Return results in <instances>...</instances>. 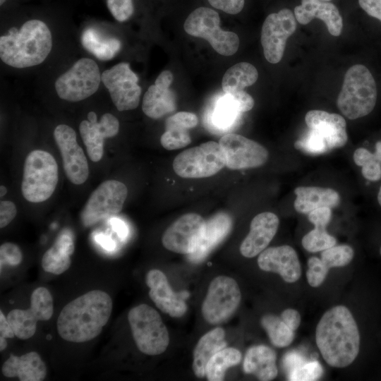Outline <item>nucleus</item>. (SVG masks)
Here are the masks:
<instances>
[{"label": "nucleus", "mask_w": 381, "mask_h": 381, "mask_svg": "<svg viewBox=\"0 0 381 381\" xmlns=\"http://www.w3.org/2000/svg\"><path fill=\"white\" fill-rule=\"evenodd\" d=\"M126 185L119 181L107 180L91 193L81 212L83 224L89 227L118 214L127 198Z\"/></svg>", "instance_id": "nucleus-11"}, {"label": "nucleus", "mask_w": 381, "mask_h": 381, "mask_svg": "<svg viewBox=\"0 0 381 381\" xmlns=\"http://www.w3.org/2000/svg\"><path fill=\"white\" fill-rule=\"evenodd\" d=\"M281 318L293 331L298 329L301 321L300 313L296 310L292 308L284 310L281 315Z\"/></svg>", "instance_id": "nucleus-49"}, {"label": "nucleus", "mask_w": 381, "mask_h": 381, "mask_svg": "<svg viewBox=\"0 0 381 381\" xmlns=\"http://www.w3.org/2000/svg\"><path fill=\"white\" fill-rule=\"evenodd\" d=\"M53 312L52 294L47 289L41 286L32 292L29 308L12 310L8 313L7 319L16 337L20 339H28L35 334L37 322L49 320Z\"/></svg>", "instance_id": "nucleus-13"}, {"label": "nucleus", "mask_w": 381, "mask_h": 381, "mask_svg": "<svg viewBox=\"0 0 381 381\" xmlns=\"http://www.w3.org/2000/svg\"><path fill=\"white\" fill-rule=\"evenodd\" d=\"M376 159L381 162V142L375 144V151L374 152Z\"/></svg>", "instance_id": "nucleus-57"}, {"label": "nucleus", "mask_w": 381, "mask_h": 381, "mask_svg": "<svg viewBox=\"0 0 381 381\" xmlns=\"http://www.w3.org/2000/svg\"><path fill=\"white\" fill-rule=\"evenodd\" d=\"M258 265L263 271L279 274L287 283L296 282L301 276L298 255L288 245L265 248L259 254Z\"/></svg>", "instance_id": "nucleus-20"}, {"label": "nucleus", "mask_w": 381, "mask_h": 381, "mask_svg": "<svg viewBox=\"0 0 381 381\" xmlns=\"http://www.w3.org/2000/svg\"><path fill=\"white\" fill-rule=\"evenodd\" d=\"M363 176L370 181H377L381 179V162L373 160L362 167Z\"/></svg>", "instance_id": "nucleus-48"}, {"label": "nucleus", "mask_w": 381, "mask_h": 381, "mask_svg": "<svg viewBox=\"0 0 381 381\" xmlns=\"http://www.w3.org/2000/svg\"><path fill=\"white\" fill-rule=\"evenodd\" d=\"M279 224L278 217L270 212L257 214L251 221L250 231L240 246L241 254L248 258L263 251L275 236Z\"/></svg>", "instance_id": "nucleus-22"}, {"label": "nucleus", "mask_w": 381, "mask_h": 381, "mask_svg": "<svg viewBox=\"0 0 381 381\" xmlns=\"http://www.w3.org/2000/svg\"><path fill=\"white\" fill-rule=\"evenodd\" d=\"M261 325L274 346L286 347L293 341L294 331L282 318L271 314L265 315L261 318Z\"/></svg>", "instance_id": "nucleus-36"}, {"label": "nucleus", "mask_w": 381, "mask_h": 381, "mask_svg": "<svg viewBox=\"0 0 381 381\" xmlns=\"http://www.w3.org/2000/svg\"><path fill=\"white\" fill-rule=\"evenodd\" d=\"M113 303L110 296L92 290L67 303L57 319V331L64 340L83 343L97 337L107 323Z\"/></svg>", "instance_id": "nucleus-2"}, {"label": "nucleus", "mask_w": 381, "mask_h": 381, "mask_svg": "<svg viewBox=\"0 0 381 381\" xmlns=\"http://www.w3.org/2000/svg\"><path fill=\"white\" fill-rule=\"evenodd\" d=\"M58 183V165L49 152L35 150L25 160L21 191L29 202L47 200L55 190Z\"/></svg>", "instance_id": "nucleus-5"}, {"label": "nucleus", "mask_w": 381, "mask_h": 381, "mask_svg": "<svg viewBox=\"0 0 381 381\" xmlns=\"http://www.w3.org/2000/svg\"><path fill=\"white\" fill-rule=\"evenodd\" d=\"M75 246L72 236L64 232L60 234L54 245L48 249L42 258V268L47 272L61 274L71 266V256Z\"/></svg>", "instance_id": "nucleus-30"}, {"label": "nucleus", "mask_w": 381, "mask_h": 381, "mask_svg": "<svg viewBox=\"0 0 381 381\" xmlns=\"http://www.w3.org/2000/svg\"><path fill=\"white\" fill-rule=\"evenodd\" d=\"M176 109V98L169 88L150 85L144 95L142 109L144 114L153 119H158L173 112Z\"/></svg>", "instance_id": "nucleus-31"}, {"label": "nucleus", "mask_w": 381, "mask_h": 381, "mask_svg": "<svg viewBox=\"0 0 381 381\" xmlns=\"http://www.w3.org/2000/svg\"><path fill=\"white\" fill-rule=\"evenodd\" d=\"M225 166L223 150L218 143L208 141L187 149L174 159L175 173L186 179H200L213 176Z\"/></svg>", "instance_id": "nucleus-8"}, {"label": "nucleus", "mask_w": 381, "mask_h": 381, "mask_svg": "<svg viewBox=\"0 0 381 381\" xmlns=\"http://www.w3.org/2000/svg\"><path fill=\"white\" fill-rule=\"evenodd\" d=\"M5 1L6 0H0V4L2 5Z\"/></svg>", "instance_id": "nucleus-61"}, {"label": "nucleus", "mask_w": 381, "mask_h": 381, "mask_svg": "<svg viewBox=\"0 0 381 381\" xmlns=\"http://www.w3.org/2000/svg\"><path fill=\"white\" fill-rule=\"evenodd\" d=\"M308 220L314 224L315 227L326 229L332 218L330 207H323L317 208L308 214Z\"/></svg>", "instance_id": "nucleus-44"}, {"label": "nucleus", "mask_w": 381, "mask_h": 381, "mask_svg": "<svg viewBox=\"0 0 381 381\" xmlns=\"http://www.w3.org/2000/svg\"><path fill=\"white\" fill-rule=\"evenodd\" d=\"M354 256L353 248L348 245L330 247L321 253V260L329 268L344 267L349 264Z\"/></svg>", "instance_id": "nucleus-38"}, {"label": "nucleus", "mask_w": 381, "mask_h": 381, "mask_svg": "<svg viewBox=\"0 0 381 381\" xmlns=\"http://www.w3.org/2000/svg\"><path fill=\"white\" fill-rule=\"evenodd\" d=\"M258 78L256 68L247 62L238 63L229 68L224 73L222 87L226 94L243 90L246 87L253 85Z\"/></svg>", "instance_id": "nucleus-33"}, {"label": "nucleus", "mask_w": 381, "mask_h": 381, "mask_svg": "<svg viewBox=\"0 0 381 381\" xmlns=\"http://www.w3.org/2000/svg\"><path fill=\"white\" fill-rule=\"evenodd\" d=\"M276 360V353L271 348L264 345L253 346L246 353L243 370L260 380H272L278 374Z\"/></svg>", "instance_id": "nucleus-28"}, {"label": "nucleus", "mask_w": 381, "mask_h": 381, "mask_svg": "<svg viewBox=\"0 0 381 381\" xmlns=\"http://www.w3.org/2000/svg\"><path fill=\"white\" fill-rule=\"evenodd\" d=\"M7 347L6 338L0 337V351H4Z\"/></svg>", "instance_id": "nucleus-58"}, {"label": "nucleus", "mask_w": 381, "mask_h": 381, "mask_svg": "<svg viewBox=\"0 0 381 381\" xmlns=\"http://www.w3.org/2000/svg\"><path fill=\"white\" fill-rule=\"evenodd\" d=\"M214 8L221 10L228 14L240 13L245 4V0H207Z\"/></svg>", "instance_id": "nucleus-45"}, {"label": "nucleus", "mask_w": 381, "mask_h": 381, "mask_svg": "<svg viewBox=\"0 0 381 381\" xmlns=\"http://www.w3.org/2000/svg\"><path fill=\"white\" fill-rule=\"evenodd\" d=\"M225 166L231 170H242L262 166L269 153L260 143L236 133H227L219 140Z\"/></svg>", "instance_id": "nucleus-15"}, {"label": "nucleus", "mask_w": 381, "mask_h": 381, "mask_svg": "<svg viewBox=\"0 0 381 381\" xmlns=\"http://www.w3.org/2000/svg\"><path fill=\"white\" fill-rule=\"evenodd\" d=\"M173 81V74L169 71H162L157 78L155 84L157 86L169 88Z\"/></svg>", "instance_id": "nucleus-54"}, {"label": "nucleus", "mask_w": 381, "mask_h": 381, "mask_svg": "<svg viewBox=\"0 0 381 381\" xmlns=\"http://www.w3.org/2000/svg\"><path fill=\"white\" fill-rule=\"evenodd\" d=\"M358 3L369 16L381 21V0H358Z\"/></svg>", "instance_id": "nucleus-50"}, {"label": "nucleus", "mask_w": 381, "mask_h": 381, "mask_svg": "<svg viewBox=\"0 0 381 381\" xmlns=\"http://www.w3.org/2000/svg\"><path fill=\"white\" fill-rule=\"evenodd\" d=\"M303 358L302 356L298 353H291L286 355L284 360V364L287 370H290L291 373L294 369L303 364Z\"/></svg>", "instance_id": "nucleus-52"}, {"label": "nucleus", "mask_w": 381, "mask_h": 381, "mask_svg": "<svg viewBox=\"0 0 381 381\" xmlns=\"http://www.w3.org/2000/svg\"><path fill=\"white\" fill-rule=\"evenodd\" d=\"M232 220L226 213H218L207 222L196 250L188 255L190 262L198 263L203 261L210 252L229 234Z\"/></svg>", "instance_id": "nucleus-24"}, {"label": "nucleus", "mask_w": 381, "mask_h": 381, "mask_svg": "<svg viewBox=\"0 0 381 381\" xmlns=\"http://www.w3.org/2000/svg\"><path fill=\"white\" fill-rule=\"evenodd\" d=\"M7 193V189L4 186H0V196L1 197H3L6 195V193Z\"/></svg>", "instance_id": "nucleus-59"}, {"label": "nucleus", "mask_w": 381, "mask_h": 381, "mask_svg": "<svg viewBox=\"0 0 381 381\" xmlns=\"http://www.w3.org/2000/svg\"><path fill=\"white\" fill-rule=\"evenodd\" d=\"M306 278L312 287L320 286L325 281L329 272V268L322 260L317 257H311L308 260Z\"/></svg>", "instance_id": "nucleus-40"}, {"label": "nucleus", "mask_w": 381, "mask_h": 381, "mask_svg": "<svg viewBox=\"0 0 381 381\" xmlns=\"http://www.w3.org/2000/svg\"><path fill=\"white\" fill-rule=\"evenodd\" d=\"M241 299L237 282L227 276H218L210 284L202 302V314L211 325L226 321L236 310Z\"/></svg>", "instance_id": "nucleus-10"}, {"label": "nucleus", "mask_w": 381, "mask_h": 381, "mask_svg": "<svg viewBox=\"0 0 381 381\" xmlns=\"http://www.w3.org/2000/svg\"><path fill=\"white\" fill-rule=\"evenodd\" d=\"M377 201H378L379 205L381 206V186L377 193Z\"/></svg>", "instance_id": "nucleus-60"}, {"label": "nucleus", "mask_w": 381, "mask_h": 381, "mask_svg": "<svg viewBox=\"0 0 381 381\" xmlns=\"http://www.w3.org/2000/svg\"><path fill=\"white\" fill-rule=\"evenodd\" d=\"M377 101V86L370 71L363 65L352 66L346 73L337 105L349 119L370 114Z\"/></svg>", "instance_id": "nucleus-4"}, {"label": "nucleus", "mask_w": 381, "mask_h": 381, "mask_svg": "<svg viewBox=\"0 0 381 381\" xmlns=\"http://www.w3.org/2000/svg\"><path fill=\"white\" fill-rule=\"evenodd\" d=\"M52 48V37L47 25L40 20L25 22L20 30L12 27L0 37V57L16 68L42 63Z\"/></svg>", "instance_id": "nucleus-3"}, {"label": "nucleus", "mask_w": 381, "mask_h": 381, "mask_svg": "<svg viewBox=\"0 0 381 381\" xmlns=\"http://www.w3.org/2000/svg\"><path fill=\"white\" fill-rule=\"evenodd\" d=\"M353 158L355 164L361 167L376 159L374 153L363 147L356 149L353 152Z\"/></svg>", "instance_id": "nucleus-51"}, {"label": "nucleus", "mask_w": 381, "mask_h": 381, "mask_svg": "<svg viewBox=\"0 0 381 381\" xmlns=\"http://www.w3.org/2000/svg\"><path fill=\"white\" fill-rule=\"evenodd\" d=\"M109 11L119 22L128 20L134 12L133 0H107Z\"/></svg>", "instance_id": "nucleus-42"}, {"label": "nucleus", "mask_w": 381, "mask_h": 381, "mask_svg": "<svg viewBox=\"0 0 381 381\" xmlns=\"http://www.w3.org/2000/svg\"><path fill=\"white\" fill-rule=\"evenodd\" d=\"M294 147L313 155H322L330 151L326 143L310 130L302 138L294 143Z\"/></svg>", "instance_id": "nucleus-39"}, {"label": "nucleus", "mask_w": 381, "mask_h": 381, "mask_svg": "<svg viewBox=\"0 0 381 381\" xmlns=\"http://www.w3.org/2000/svg\"><path fill=\"white\" fill-rule=\"evenodd\" d=\"M83 47L96 58L104 61L114 58L121 48L120 40L104 37L92 28H86L81 35Z\"/></svg>", "instance_id": "nucleus-32"}, {"label": "nucleus", "mask_w": 381, "mask_h": 381, "mask_svg": "<svg viewBox=\"0 0 381 381\" xmlns=\"http://www.w3.org/2000/svg\"><path fill=\"white\" fill-rule=\"evenodd\" d=\"M101 81L102 74L97 63L91 59L82 58L61 74L54 85L61 99L75 102L92 95Z\"/></svg>", "instance_id": "nucleus-9"}, {"label": "nucleus", "mask_w": 381, "mask_h": 381, "mask_svg": "<svg viewBox=\"0 0 381 381\" xmlns=\"http://www.w3.org/2000/svg\"><path fill=\"white\" fill-rule=\"evenodd\" d=\"M183 28L188 35L206 40L221 55H233L238 49V35L221 29L219 16L212 8L204 6L195 8L186 19Z\"/></svg>", "instance_id": "nucleus-7"}, {"label": "nucleus", "mask_w": 381, "mask_h": 381, "mask_svg": "<svg viewBox=\"0 0 381 381\" xmlns=\"http://www.w3.org/2000/svg\"><path fill=\"white\" fill-rule=\"evenodd\" d=\"M119 130V120L109 113L102 115L100 121L97 122L95 112L90 111L87 120L81 121L79 126L80 136L92 162H97L102 159L104 139L115 136Z\"/></svg>", "instance_id": "nucleus-18"}, {"label": "nucleus", "mask_w": 381, "mask_h": 381, "mask_svg": "<svg viewBox=\"0 0 381 381\" xmlns=\"http://www.w3.org/2000/svg\"><path fill=\"white\" fill-rule=\"evenodd\" d=\"M241 114L231 95L225 93L215 102L209 119L215 129L226 131L235 124Z\"/></svg>", "instance_id": "nucleus-34"}, {"label": "nucleus", "mask_w": 381, "mask_h": 381, "mask_svg": "<svg viewBox=\"0 0 381 381\" xmlns=\"http://www.w3.org/2000/svg\"><path fill=\"white\" fill-rule=\"evenodd\" d=\"M380 255H381V247H380Z\"/></svg>", "instance_id": "nucleus-62"}, {"label": "nucleus", "mask_w": 381, "mask_h": 381, "mask_svg": "<svg viewBox=\"0 0 381 381\" xmlns=\"http://www.w3.org/2000/svg\"><path fill=\"white\" fill-rule=\"evenodd\" d=\"M22 260V252L17 245L9 242H6L1 245V270L2 268V266L4 265H8L10 266H17L21 263Z\"/></svg>", "instance_id": "nucleus-43"}, {"label": "nucleus", "mask_w": 381, "mask_h": 381, "mask_svg": "<svg viewBox=\"0 0 381 381\" xmlns=\"http://www.w3.org/2000/svg\"><path fill=\"white\" fill-rule=\"evenodd\" d=\"M322 1H331V0H322Z\"/></svg>", "instance_id": "nucleus-63"}, {"label": "nucleus", "mask_w": 381, "mask_h": 381, "mask_svg": "<svg viewBox=\"0 0 381 381\" xmlns=\"http://www.w3.org/2000/svg\"><path fill=\"white\" fill-rule=\"evenodd\" d=\"M128 320L138 349L150 356L164 352L169 344V336L159 313L147 304L131 308Z\"/></svg>", "instance_id": "nucleus-6"}, {"label": "nucleus", "mask_w": 381, "mask_h": 381, "mask_svg": "<svg viewBox=\"0 0 381 381\" xmlns=\"http://www.w3.org/2000/svg\"><path fill=\"white\" fill-rule=\"evenodd\" d=\"M225 332L216 327L205 334L197 343L193 351V370L198 377L206 375V366L210 359L219 351L226 347Z\"/></svg>", "instance_id": "nucleus-29"}, {"label": "nucleus", "mask_w": 381, "mask_h": 381, "mask_svg": "<svg viewBox=\"0 0 381 381\" xmlns=\"http://www.w3.org/2000/svg\"><path fill=\"white\" fill-rule=\"evenodd\" d=\"M241 358V353L233 347H225L217 351L207 364L206 377L207 380H223L226 370L238 365Z\"/></svg>", "instance_id": "nucleus-35"}, {"label": "nucleus", "mask_w": 381, "mask_h": 381, "mask_svg": "<svg viewBox=\"0 0 381 381\" xmlns=\"http://www.w3.org/2000/svg\"><path fill=\"white\" fill-rule=\"evenodd\" d=\"M102 82L119 111L132 110L139 104L141 87L138 77L128 63L121 62L102 73Z\"/></svg>", "instance_id": "nucleus-12"}, {"label": "nucleus", "mask_w": 381, "mask_h": 381, "mask_svg": "<svg viewBox=\"0 0 381 381\" xmlns=\"http://www.w3.org/2000/svg\"><path fill=\"white\" fill-rule=\"evenodd\" d=\"M237 104L241 113L248 111L254 106L253 98L243 90L229 94Z\"/></svg>", "instance_id": "nucleus-47"}, {"label": "nucleus", "mask_w": 381, "mask_h": 381, "mask_svg": "<svg viewBox=\"0 0 381 381\" xmlns=\"http://www.w3.org/2000/svg\"><path fill=\"white\" fill-rule=\"evenodd\" d=\"M301 243L307 251L316 253L335 246L337 240L325 229L315 227L303 237Z\"/></svg>", "instance_id": "nucleus-37"}, {"label": "nucleus", "mask_w": 381, "mask_h": 381, "mask_svg": "<svg viewBox=\"0 0 381 381\" xmlns=\"http://www.w3.org/2000/svg\"><path fill=\"white\" fill-rule=\"evenodd\" d=\"M294 13L288 8L273 13L265 18L261 31L264 56L271 64H277L283 57L287 39L295 32Z\"/></svg>", "instance_id": "nucleus-14"}, {"label": "nucleus", "mask_w": 381, "mask_h": 381, "mask_svg": "<svg viewBox=\"0 0 381 381\" xmlns=\"http://www.w3.org/2000/svg\"><path fill=\"white\" fill-rule=\"evenodd\" d=\"M111 226L114 230L117 233L119 236L123 239L128 235V229L126 224L118 219H114L111 221Z\"/></svg>", "instance_id": "nucleus-55"}, {"label": "nucleus", "mask_w": 381, "mask_h": 381, "mask_svg": "<svg viewBox=\"0 0 381 381\" xmlns=\"http://www.w3.org/2000/svg\"><path fill=\"white\" fill-rule=\"evenodd\" d=\"M15 333L5 317L3 312L0 311V337L6 339H12L15 337Z\"/></svg>", "instance_id": "nucleus-53"}, {"label": "nucleus", "mask_w": 381, "mask_h": 381, "mask_svg": "<svg viewBox=\"0 0 381 381\" xmlns=\"http://www.w3.org/2000/svg\"><path fill=\"white\" fill-rule=\"evenodd\" d=\"M315 341L329 366L342 368L351 365L360 350V333L351 311L341 305L327 310L317 325Z\"/></svg>", "instance_id": "nucleus-1"}, {"label": "nucleus", "mask_w": 381, "mask_h": 381, "mask_svg": "<svg viewBox=\"0 0 381 381\" xmlns=\"http://www.w3.org/2000/svg\"><path fill=\"white\" fill-rule=\"evenodd\" d=\"M323 370L318 361L303 363L289 373V380L313 381L322 375Z\"/></svg>", "instance_id": "nucleus-41"}, {"label": "nucleus", "mask_w": 381, "mask_h": 381, "mask_svg": "<svg viewBox=\"0 0 381 381\" xmlns=\"http://www.w3.org/2000/svg\"><path fill=\"white\" fill-rule=\"evenodd\" d=\"M96 241L107 250H111L115 248L114 241L109 236L98 234L95 236Z\"/></svg>", "instance_id": "nucleus-56"}, {"label": "nucleus", "mask_w": 381, "mask_h": 381, "mask_svg": "<svg viewBox=\"0 0 381 381\" xmlns=\"http://www.w3.org/2000/svg\"><path fill=\"white\" fill-rule=\"evenodd\" d=\"M205 226V219L195 213L182 215L164 231V247L172 252L190 255L197 248Z\"/></svg>", "instance_id": "nucleus-16"}, {"label": "nucleus", "mask_w": 381, "mask_h": 381, "mask_svg": "<svg viewBox=\"0 0 381 381\" xmlns=\"http://www.w3.org/2000/svg\"><path fill=\"white\" fill-rule=\"evenodd\" d=\"M294 193L296 195L294 208L301 214H308L323 207H334L340 202L339 194L329 188L299 186L295 188Z\"/></svg>", "instance_id": "nucleus-27"}, {"label": "nucleus", "mask_w": 381, "mask_h": 381, "mask_svg": "<svg viewBox=\"0 0 381 381\" xmlns=\"http://www.w3.org/2000/svg\"><path fill=\"white\" fill-rule=\"evenodd\" d=\"M310 131L320 138L329 150L345 145L348 140L345 119L339 114L311 110L305 116Z\"/></svg>", "instance_id": "nucleus-19"}, {"label": "nucleus", "mask_w": 381, "mask_h": 381, "mask_svg": "<svg viewBox=\"0 0 381 381\" xmlns=\"http://www.w3.org/2000/svg\"><path fill=\"white\" fill-rule=\"evenodd\" d=\"M145 282L150 289L151 300L160 310L174 318L181 317L186 313V302L172 290L162 271L156 269L150 270L146 274Z\"/></svg>", "instance_id": "nucleus-21"}, {"label": "nucleus", "mask_w": 381, "mask_h": 381, "mask_svg": "<svg viewBox=\"0 0 381 381\" xmlns=\"http://www.w3.org/2000/svg\"><path fill=\"white\" fill-rule=\"evenodd\" d=\"M17 210L11 201H1L0 202V227L7 226L16 217Z\"/></svg>", "instance_id": "nucleus-46"}, {"label": "nucleus", "mask_w": 381, "mask_h": 381, "mask_svg": "<svg viewBox=\"0 0 381 381\" xmlns=\"http://www.w3.org/2000/svg\"><path fill=\"white\" fill-rule=\"evenodd\" d=\"M296 20L303 25L313 18L322 20L333 36H339L342 30V18L338 8L329 1L322 0H301V4L294 8Z\"/></svg>", "instance_id": "nucleus-23"}, {"label": "nucleus", "mask_w": 381, "mask_h": 381, "mask_svg": "<svg viewBox=\"0 0 381 381\" xmlns=\"http://www.w3.org/2000/svg\"><path fill=\"white\" fill-rule=\"evenodd\" d=\"M54 137L67 178L74 184L83 183L89 175L88 164L83 149L77 143L75 131L67 125L60 124L55 128Z\"/></svg>", "instance_id": "nucleus-17"}, {"label": "nucleus", "mask_w": 381, "mask_h": 381, "mask_svg": "<svg viewBox=\"0 0 381 381\" xmlns=\"http://www.w3.org/2000/svg\"><path fill=\"white\" fill-rule=\"evenodd\" d=\"M198 123L197 116L191 112L179 111L167 119L165 131L160 138L161 145L167 150H177L191 142L188 131Z\"/></svg>", "instance_id": "nucleus-25"}, {"label": "nucleus", "mask_w": 381, "mask_h": 381, "mask_svg": "<svg viewBox=\"0 0 381 381\" xmlns=\"http://www.w3.org/2000/svg\"><path fill=\"white\" fill-rule=\"evenodd\" d=\"M1 372L6 377H18L20 381H42L47 367L39 353L30 351L21 356L11 355L4 363Z\"/></svg>", "instance_id": "nucleus-26"}]
</instances>
